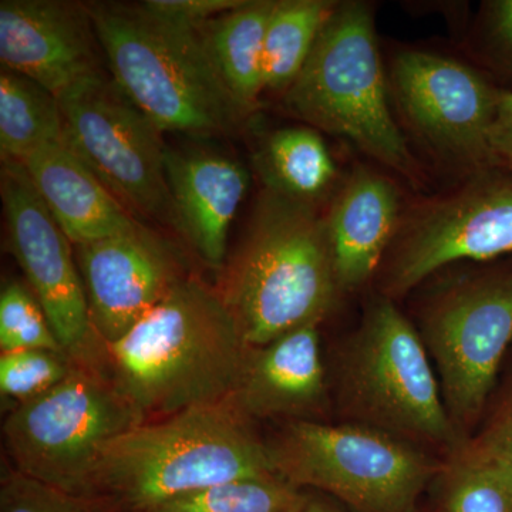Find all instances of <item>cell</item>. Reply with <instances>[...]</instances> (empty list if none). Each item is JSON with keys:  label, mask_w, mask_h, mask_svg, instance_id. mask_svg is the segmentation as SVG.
Masks as SVG:
<instances>
[{"label": "cell", "mask_w": 512, "mask_h": 512, "mask_svg": "<svg viewBox=\"0 0 512 512\" xmlns=\"http://www.w3.org/2000/svg\"><path fill=\"white\" fill-rule=\"evenodd\" d=\"M104 350V372L144 421L228 402L249 353L217 289L187 276Z\"/></svg>", "instance_id": "cell-1"}, {"label": "cell", "mask_w": 512, "mask_h": 512, "mask_svg": "<svg viewBox=\"0 0 512 512\" xmlns=\"http://www.w3.org/2000/svg\"><path fill=\"white\" fill-rule=\"evenodd\" d=\"M268 444L231 402L144 421L101 451L86 497L144 512L210 485L274 476Z\"/></svg>", "instance_id": "cell-2"}, {"label": "cell", "mask_w": 512, "mask_h": 512, "mask_svg": "<svg viewBox=\"0 0 512 512\" xmlns=\"http://www.w3.org/2000/svg\"><path fill=\"white\" fill-rule=\"evenodd\" d=\"M86 5L111 79L163 133L221 136L248 116L198 26L165 19L143 2Z\"/></svg>", "instance_id": "cell-3"}, {"label": "cell", "mask_w": 512, "mask_h": 512, "mask_svg": "<svg viewBox=\"0 0 512 512\" xmlns=\"http://www.w3.org/2000/svg\"><path fill=\"white\" fill-rule=\"evenodd\" d=\"M338 288L326 222L312 204L266 188L244 244L215 288L245 343L261 348L319 323Z\"/></svg>", "instance_id": "cell-4"}, {"label": "cell", "mask_w": 512, "mask_h": 512, "mask_svg": "<svg viewBox=\"0 0 512 512\" xmlns=\"http://www.w3.org/2000/svg\"><path fill=\"white\" fill-rule=\"evenodd\" d=\"M285 103L312 127L348 138L367 156L413 177L416 163L393 119L373 20L365 3L335 6Z\"/></svg>", "instance_id": "cell-5"}, {"label": "cell", "mask_w": 512, "mask_h": 512, "mask_svg": "<svg viewBox=\"0 0 512 512\" xmlns=\"http://www.w3.org/2000/svg\"><path fill=\"white\" fill-rule=\"evenodd\" d=\"M141 423L143 417L97 363L76 360L63 382L9 413L3 436L18 473L86 495L104 447Z\"/></svg>", "instance_id": "cell-6"}, {"label": "cell", "mask_w": 512, "mask_h": 512, "mask_svg": "<svg viewBox=\"0 0 512 512\" xmlns=\"http://www.w3.org/2000/svg\"><path fill=\"white\" fill-rule=\"evenodd\" d=\"M268 447L278 476L325 491L359 512H416L433 476L423 454L365 424L296 420Z\"/></svg>", "instance_id": "cell-7"}, {"label": "cell", "mask_w": 512, "mask_h": 512, "mask_svg": "<svg viewBox=\"0 0 512 512\" xmlns=\"http://www.w3.org/2000/svg\"><path fill=\"white\" fill-rule=\"evenodd\" d=\"M350 409L394 437L456 443L423 338L387 299L373 303L343 363Z\"/></svg>", "instance_id": "cell-8"}, {"label": "cell", "mask_w": 512, "mask_h": 512, "mask_svg": "<svg viewBox=\"0 0 512 512\" xmlns=\"http://www.w3.org/2000/svg\"><path fill=\"white\" fill-rule=\"evenodd\" d=\"M64 140L134 218L177 229L163 131L133 103L110 74L64 94Z\"/></svg>", "instance_id": "cell-9"}, {"label": "cell", "mask_w": 512, "mask_h": 512, "mask_svg": "<svg viewBox=\"0 0 512 512\" xmlns=\"http://www.w3.org/2000/svg\"><path fill=\"white\" fill-rule=\"evenodd\" d=\"M423 340L439 370L454 426L471 423L483 410L512 343V271L447 293L427 315Z\"/></svg>", "instance_id": "cell-10"}, {"label": "cell", "mask_w": 512, "mask_h": 512, "mask_svg": "<svg viewBox=\"0 0 512 512\" xmlns=\"http://www.w3.org/2000/svg\"><path fill=\"white\" fill-rule=\"evenodd\" d=\"M0 194L9 247L26 284L45 309L63 349L79 362L97 363L96 336L73 244L16 161H2ZM100 343V342H99Z\"/></svg>", "instance_id": "cell-11"}, {"label": "cell", "mask_w": 512, "mask_h": 512, "mask_svg": "<svg viewBox=\"0 0 512 512\" xmlns=\"http://www.w3.org/2000/svg\"><path fill=\"white\" fill-rule=\"evenodd\" d=\"M512 254V171L480 178L427 211L404 239L389 276L393 295L409 292L440 268L463 259Z\"/></svg>", "instance_id": "cell-12"}, {"label": "cell", "mask_w": 512, "mask_h": 512, "mask_svg": "<svg viewBox=\"0 0 512 512\" xmlns=\"http://www.w3.org/2000/svg\"><path fill=\"white\" fill-rule=\"evenodd\" d=\"M392 80L407 119L434 147L488 168V137L503 89L467 64L433 55L402 52Z\"/></svg>", "instance_id": "cell-13"}, {"label": "cell", "mask_w": 512, "mask_h": 512, "mask_svg": "<svg viewBox=\"0 0 512 512\" xmlns=\"http://www.w3.org/2000/svg\"><path fill=\"white\" fill-rule=\"evenodd\" d=\"M74 251L101 346L123 338L187 278L173 248L143 224Z\"/></svg>", "instance_id": "cell-14"}, {"label": "cell", "mask_w": 512, "mask_h": 512, "mask_svg": "<svg viewBox=\"0 0 512 512\" xmlns=\"http://www.w3.org/2000/svg\"><path fill=\"white\" fill-rule=\"evenodd\" d=\"M101 46L86 3L2 0L3 69L39 83L57 99L103 74Z\"/></svg>", "instance_id": "cell-15"}, {"label": "cell", "mask_w": 512, "mask_h": 512, "mask_svg": "<svg viewBox=\"0 0 512 512\" xmlns=\"http://www.w3.org/2000/svg\"><path fill=\"white\" fill-rule=\"evenodd\" d=\"M165 173L177 231L205 265L222 271L229 228L247 195L248 171L215 151L167 146Z\"/></svg>", "instance_id": "cell-16"}, {"label": "cell", "mask_w": 512, "mask_h": 512, "mask_svg": "<svg viewBox=\"0 0 512 512\" xmlns=\"http://www.w3.org/2000/svg\"><path fill=\"white\" fill-rule=\"evenodd\" d=\"M319 323L302 326L261 348L249 349L228 402L245 417L308 416L325 404Z\"/></svg>", "instance_id": "cell-17"}, {"label": "cell", "mask_w": 512, "mask_h": 512, "mask_svg": "<svg viewBox=\"0 0 512 512\" xmlns=\"http://www.w3.org/2000/svg\"><path fill=\"white\" fill-rule=\"evenodd\" d=\"M20 164L73 247L113 237L140 224L64 138L39 148Z\"/></svg>", "instance_id": "cell-18"}, {"label": "cell", "mask_w": 512, "mask_h": 512, "mask_svg": "<svg viewBox=\"0 0 512 512\" xmlns=\"http://www.w3.org/2000/svg\"><path fill=\"white\" fill-rule=\"evenodd\" d=\"M397 215L399 197L393 184L379 174L357 170L326 222L340 288H357L375 272Z\"/></svg>", "instance_id": "cell-19"}, {"label": "cell", "mask_w": 512, "mask_h": 512, "mask_svg": "<svg viewBox=\"0 0 512 512\" xmlns=\"http://www.w3.org/2000/svg\"><path fill=\"white\" fill-rule=\"evenodd\" d=\"M274 5L271 0H245L198 26L225 86L248 114L265 89V33Z\"/></svg>", "instance_id": "cell-20"}, {"label": "cell", "mask_w": 512, "mask_h": 512, "mask_svg": "<svg viewBox=\"0 0 512 512\" xmlns=\"http://www.w3.org/2000/svg\"><path fill=\"white\" fill-rule=\"evenodd\" d=\"M266 188L312 204L335 180L336 167L322 137L309 127H288L268 137L258 154Z\"/></svg>", "instance_id": "cell-21"}, {"label": "cell", "mask_w": 512, "mask_h": 512, "mask_svg": "<svg viewBox=\"0 0 512 512\" xmlns=\"http://www.w3.org/2000/svg\"><path fill=\"white\" fill-rule=\"evenodd\" d=\"M60 101L39 83L0 70V157L23 163L39 148L63 140Z\"/></svg>", "instance_id": "cell-22"}, {"label": "cell", "mask_w": 512, "mask_h": 512, "mask_svg": "<svg viewBox=\"0 0 512 512\" xmlns=\"http://www.w3.org/2000/svg\"><path fill=\"white\" fill-rule=\"evenodd\" d=\"M335 6L323 0L275 2L265 33V89L286 92L298 79Z\"/></svg>", "instance_id": "cell-23"}, {"label": "cell", "mask_w": 512, "mask_h": 512, "mask_svg": "<svg viewBox=\"0 0 512 512\" xmlns=\"http://www.w3.org/2000/svg\"><path fill=\"white\" fill-rule=\"evenodd\" d=\"M306 497L301 488L274 474L210 485L144 512H295Z\"/></svg>", "instance_id": "cell-24"}, {"label": "cell", "mask_w": 512, "mask_h": 512, "mask_svg": "<svg viewBox=\"0 0 512 512\" xmlns=\"http://www.w3.org/2000/svg\"><path fill=\"white\" fill-rule=\"evenodd\" d=\"M440 512H512V481L500 468L463 451L448 470Z\"/></svg>", "instance_id": "cell-25"}, {"label": "cell", "mask_w": 512, "mask_h": 512, "mask_svg": "<svg viewBox=\"0 0 512 512\" xmlns=\"http://www.w3.org/2000/svg\"><path fill=\"white\" fill-rule=\"evenodd\" d=\"M76 360L66 352L22 349L0 356V393L19 404L32 402L63 382Z\"/></svg>", "instance_id": "cell-26"}, {"label": "cell", "mask_w": 512, "mask_h": 512, "mask_svg": "<svg viewBox=\"0 0 512 512\" xmlns=\"http://www.w3.org/2000/svg\"><path fill=\"white\" fill-rule=\"evenodd\" d=\"M22 349L66 352L32 289L28 284L12 281L0 293V350L5 353Z\"/></svg>", "instance_id": "cell-27"}, {"label": "cell", "mask_w": 512, "mask_h": 512, "mask_svg": "<svg viewBox=\"0 0 512 512\" xmlns=\"http://www.w3.org/2000/svg\"><path fill=\"white\" fill-rule=\"evenodd\" d=\"M0 512H117L103 500L69 494L12 471L0 485Z\"/></svg>", "instance_id": "cell-28"}, {"label": "cell", "mask_w": 512, "mask_h": 512, "mask_svg": "<svg viewBox=\"0 0 512 512\" xmlns=\"http://www.w3.org/2000/svg\"><path fill=\"white\" fill-rule=\"evenodd\" d=\"M464 453L500 468L512 481V394L490 426Z\"/></svg>", "instance_id": "cell-29"}, {"label": "cell", "mask_w": 512, "mask_h": 512, "mask_svg": "<svg viewBox=\"0 0 512 512\" xmlns=\"http://www.w3.org/2000/svg\"><path fill=\"white\" fill-rule=\"evenodd\" d=\"M245 0H146L148 10L184 25L200 26L215 16L244 5Z\"/></svg>", "instance_id": "cell-30"}, {"label": "cell", "mask_w": 512, "mask_h": 512, "mask_svg": "<svg viewBox=\"0 0 512 512\" xmlns=\"http://www.w3.org/2000/svg\"><path fill=\"white\" fill-rule=\"evenodd\" d=\"M488 168L512 171V92L504 90L498 101L488 137Z\"/></svg>", "instance_id": "cell-31"}, {"label": "cell", "mask_w": 512, "mask_h": 512, "mask_svg": "<svg viewBox=\"0 0 512 512\" xmlns=\"http://www.w3.org/2000/svg\"><path fill=\"white\" fill-rule=\"evenodd\" d=\"M488 29L494 45L512 63V0L487 3Z\"/></svg>", "instance_id": "cell-32"}, {"label": "cell", "mask_w": 512, "mask_h": 512, "mask_svg": "<svg viewBox=\"0 0 512 512\" xmlns=\"http://www.w3.org/2000/svg\"><path fill=\"white\" fill-rule=\"evenodd\" d=\"M295 512H343L336 508L335 505L326 503V501L318 500V498L306 497L301 507Z\"/></svg>", "instance_id": "cell-33"}]
</instances>
